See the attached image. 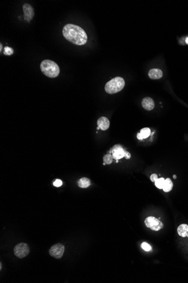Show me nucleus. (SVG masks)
Listing matches in <instances>:
<instances>
[{"mask_svg":"<svg viewBox=\"0 0 188 283\" xmlns=\"http://www.w3.org/2000/svg\"><path fill=\"white\" fill-rule=\"evenodd\" d=\"M150 135V130L149 128H144L140 130V132L137 134V137L140 140L148 137Z\"/></svg>","mask_w":188,"mask_h":283,"instance_id":"13","label":"nucleus"},{"mask_svg":"<svg viewBox=\"0 0 188 283\" xmlns=\"http://www.w3.org/2000/svg\"><path fill=\"white\" fill-rule=\"evenodd\" d=\"M141 247L143 250H145V252H150L152 249V247L148 243L146 242L142 243L141 244Z\"/></svg>","mask_w":188,"mask_h":283,"instance_id":"18","label":"nucleus"},{"mask_svg":"<svg viewBox=\"0 0 188 283\" xmlns=\"http://www.w3.org/2000/svg\"><path fill=\"white\" fill-rule=\"evenodd\" d=\"M2 44L1 43L0 44V52H2Z\"/></svg>","mask_w":188,"mask_h":283,"instance_id":"22","label":"nucleus"},{"mask_svg":"<svg viewBox=\"0 0 188 283\" xmlns=\"http://www.w3.org/2000/svg\"><path fill=\"white\" fill-rule=\"evenodd\" d=\"M172 188H173V183L172 180L170 178L166 179L165 180V183H164L162 189L163 190V191L165 192H168L172 189Z\"/></svg>","mask_w":188,"mask_h":283,"instance_id":"14","label":"nucleus"},{"mask_svg":"<svg viewBox=\"0 0 188 283\" xmlns=\"http://www.w3.org/2000/svg\"><path fill=\"white\" fill-rule=\"evenodd\" d=\"M113 159V157L111 154H106L103 157L104 163H106V164H110L111 163H112Z\"/></svg>","mask_w":188,"mask_h":283,"instance_id":"16","label":"nucleus"},{"mask_svg":"<svg viewBox=\"0 0 188 283\" xmlns=\"http://www.w3.org/2000/svg\"><path fill=\"white\" fill-rule=\"evenodd\" d=\"M63 36L70 43L77 45H83L87 43V36L81 27L73 24H67L63 27Z\"/></svg>","mask_w":188,"mask_h":283,"instance_id":"1","label":"nucleus"},{"mask_svg":"<svg viewBox=\"0 0 188 283\" xmlns=\"http://www.w3.org/2000/svg\"><path fill=\"white\" fill-rule=\"evenodd\" d=\"M157 179H158V176L155 173L152 174V175L150 176V180L152 182H155V181L157 180Z\"/></svg>","mask_w":188,"mask_h":283,"instance_id":"21","label":"nucleus"},{"mask_svg":"<svg viewBox=\"0 0 188 283\" xmlns=\"http://www.w3.org/2000/svg\"><path fill=\"white\" fill-rule=\"evenodd\" d=\"M14 252L15 256L22 259L29 254L30 247L26 243H18L14 248Z\"/></svg>","mask_w":188,"mask_h":283,"instance_id":"5","label":"nucleus"},{"mask_svg":"<svg viewBox=\"0 0 188 283\" xmlns=\"http://www.w3.org/2000/svg\"><path fill=\"white\" fill-rule=\"evenodd\" d=\"M40 69L45 75L50 78L56 77L60 73L59 66L53 60H42L40 65Z\"/></svg>","mask_w":188,"mask_h":283,"instance_id":"2","label":"nucleus"},{"mask_svg":"<svg viewBox=\"0 0 188 283\" xmlns=\"http://www.w3.org/2000/svg\"><path fill=\"white\" fill-rule=\"evenodd\" d=\"M14 53V50L13 48L10 47H6L4 48L3 54L6 56H11Z\"/></svg>","mask_w":188,"mask_h":283,"instance_id":"19","label":"nucleus"},{"mask_svg":"<svg viewBox=\"0 0 188 283\" xmlns=\"http://www.w3.org/2000/svg\"><path fill=\"white\" fill-rule=\"evenodd\" d=\"M148 75L152 79H159L163 76L162 70L158 69H153L149 71Z\"/></svg>","mask_w":188,"mask_h":283,"instance_id":"11","label":"nucleus"},{"mask_svg":"<svg viewBox=\"0 0 188 283\" xmlns=\"http://www.w3.org/2000/svg\"><path fill=\"white\" fill-rule=\"evenodd\" d=\"M178 235L182 237H188V225L186 224H182L179 226L178 228Z\"/></svg>","mask_w":188,"mask_h":283,"instance_id":"12","label":"nucleus"},{"mask_svg":"<svg viewBox=\"0 0 188 283\" xmlns=\"http://www.w3.org/2000/svg\"><path fill=\"white\" fill-rule=\"evenodd\" d=\"M142 106L145 110H152L154 109L155 104L154 102L150 97H145L142 101Z\"/></svg>","mask_w":188,"mask_h":283,"instance_id":"9","label":"nucleus"},{"mask_svg":"<svg viewBox=\"0 0 188 283\" xmlns=\"http://www.w3.org/2000/svg\"><path fill=\"white\" fill-rule=\"evenodd\" d=\"M145 224L149 228L154 231H158L163 228L162 222L153 217H149L145 220Z\"/></svg>","mask_w":188,"mask_h":283,"instance_id":"4","label":"nucleus"},{"mask_svg":"<svg viewBox=\"0 0 188 283\" xmlns=\"http://www.w3.org/2000/svg\"><path fill=\"white\" fill-rule=\"evenodd\" d=\"M125 85L124 79L121 77H116L106 84L105 90L108 94H116L122 90Z\"/></svg>","mask_w":188,"mask_h":283,"instance_id":"3","label":"nucleus"},{"mask_svg":"<svg viewBox=\"0 0 188 283\" xmlns=\"http://www.w3.org/2000/svg\"><path fill=\"white\" fill-rule=\"evenodd\" d=\"M64 252V246L62 243H56L50 249V255L56 259H60Z\"/></svg>","mask_w":188,"mask_h":283,"instance_id":"6","label":"nucleus"},{"mask_svg":"<svg viewBox=\"0 0 188 283\" xmlns=\"http://www.w3.org/2000/svg\"><path fill=\"white\" fill-rule=\"evenodd\" d=\"M98 126L100 129L102 131H106L109 128L110 122L108 119L106 117H101L97 121Z\"/></svg>","mask_w":188,"mask_h":283,"instance_id":"10","label":"nucleus"},{"mask_svg":"<svg viewBox=\"0 0 188 283\" xmlns=\"http://www.w3.org/2000/svg\"><path fill=\"white\" fill-rule=\"evenodd\" d=\"M185 41H186V43L188 44V37H187V38L186 39V40H185Z\"/></svg>","mask_w":188,"mask_h":283,"instance_id":"23","label":"nucleus"},{"mask_svg":"<svg viewBox=\"0 0 188 283\" xmlns=\"http://www.w3.org/2000/svg\"><path fill=\"white\" fill-rule=\"evenodd\" d=\"M173 177H174V179H176V175H174L173 176Z\"/></svg>","mask_w":188,"mask_h":283,"instance_id":"24","label":"nucleus"},{"mask_svg":"<svg viewBox=\"0 0 188 283\" xmlns=\"http://www.w3.org/2000/svg\"><path fill=\"white\" fill-rule=\"evenodd\" d=\"M62 184H63L62 181L59 180V179H57V180H55L53 183V185L56 187H60V186L62 185Z\"/></svg>","mask_w":188,"mask_h":283,"instance_id":"20","label":"nucleus"},{"mask_svg":"<svg viewBox=\"0 0 188 283\" xmlns=\"http://www.w3.org/2000/svg\"><path fill=\"white\" fill-rule=\"evenodd\" d=\"M78 186L82 188H86L89 187L91 184V181L87 177H83L79 180L78 182Z\"/></svg>","mask_w":188,"mask_h":283,"instance_id":"15","label":"nucleus"},{"mask_svg":"<svg viewBox=\"0 0 188 283\" xmlns=\"http://www.w3.org/2000/svg\"><path fill=\"white\" fill-rule=\"evenodd\" d=\"M165 179L163 177H161L157 179V180L155 181V185L157 187L158 189H162L163 185L165 183Z\"/></svg>","mask_w":188,"mask_h":283,"instance_id":"17","label":"nucleus"},{"mask_svg":"<svg viewBox=\"0 0 188 283\" xmlns=\"http://www.w3.org/2000/svg\"><path fill=\"white\" fill-rule=\"evenodd\" d=\"M128 152L126 151L120 145H116L113 147L110 152V153H112L113 157L116 160L122 159L126 157Z\"/></svg>","mask_w":188,"mask_h":283,"instance_id":"7","label":"nucleus"},{"mask_svg":"<svg viewBox=\"0 0 188 283\" xmlns=\"http://www.w3.org/2000/svg\"><path fill=\"white\" fill-rule=\"evenodd\" d=\"M23 10L24 19L28 22H30L33 19L34 15V11L33 7L30 4L26 3L23 5Z\"/></svg>","mask_w":188,"mask_h":283,"instance_id":"8","label":"nucleus"}]
</instances>
